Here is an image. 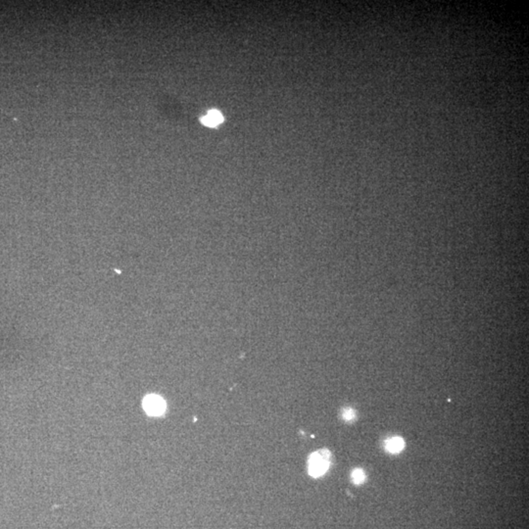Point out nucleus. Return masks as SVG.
I'll use <instances>...</instances> for the list:
<instances>
[{
	"mask_svg": "<svg viewBox=\"0 0 529 529\" xmlns=\"http://www.w3.org/2000/svg\"><path fill=\"white\" fill-rule=\"evenodd\" d=\"M342 416L345 420L347 421H350L352 419H354L355 417V411L351 408H345L343 410V412H342Z\"/></svg>",
	"mask_w": 529,
	"mask_h": 529,
	"instance_id": "423d86ee",
	"label": "nucleus"
},
{
	"mask_svg": "<svg viewBox=\"0 0 529 529\" xmlns=\"http://www.w3.org/2000/svg\"><path fill=\"white\" fill-rule=\"evenodd\" d=\"M405 447V441L402 437H392L385 441V449L387 452L396 454L401 452Z\"/></svg>",
	"mask_w": 529,
	"mask_h": 529,
	"instance_id": "20e7f679",
	"label": "nucleus"
},
{
	"mask_svg": "<svg viewBox=\"0 0 529 529\" xmlns=\"http://www.w3.org/2000/svg\"><path fill=\"white\" fill-rule=\"evenodd\" d=\"M201 121L207 127H217L223 122V116L219 111L212 110L205 117H203Z\"/></svg>",
	"mask_w": 529,
	"mask_h": 529,
	"instance_id": "7ed1b4c3",
	"label": "nucleus"
},
{
	"mask_svg": "<svg viewBox=\"0 0 529 529\" xmlns=\"http://www.w3.org/2000/svg\"><path fill=\"white\" fill-rule=\"evenodd\" d=\"M143 408L150 415H161L166 410V402L158 395H148L143 400Z\"/></svg>",
	"mask_w": 529,
	"mask_h": 529,
	"instance_id": "f03ea898",
	"label": "nucleus"
},
{
	"mask_svg": "<svg viewBox=\"0 0 529 529\" xmlns=\"http://www.w3.org/2000/svg\"><path fill=\"white\" fill-rule=\"evenodd\" d=\"M331 465V452L328 449H322L313 453L309 458V474L313 477H319L325 474Z\"/></svg>",
	"mask_w": 529,
	"mask_h": 529,
	"instance_id": "f257e3e1",
	"label": "nucleus"
},
{
	"mask_svg": "<svg viewBox=\"0 0 529 529\" xmlns=\"http://www.w3.org/2000/svg\"><path fill=\"white\" fill-rule=\"evenodd\" d=\"M366 478V475H365V472L363 471V470L361 469H356L353 472H352V480L355 484L359 485V484H362L364 482Z\"/></svg>",
	"mask_w": 529,
	"mask_h": 529,
	"instance_id": "39448f33",
	"label": "nucleus"
}]
</instances>
